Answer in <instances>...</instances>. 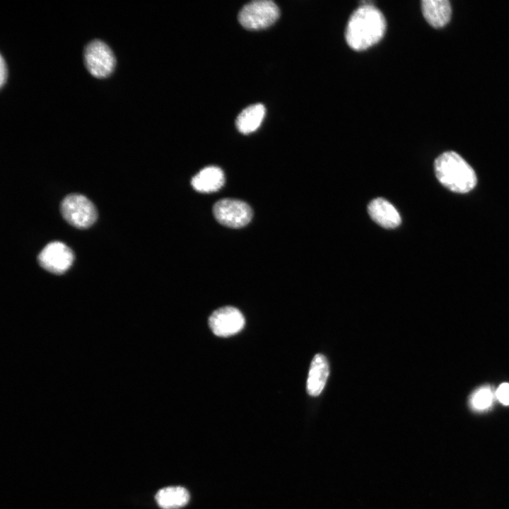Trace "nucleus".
Returning <instances> with one entry per match:
<instances>
[{
	"label": "nucleus",
	"mask_w": 509,
	"mask_h": 509,
	"mask_svg": "<svg viewBox=\"0 0 509 509\" xmlns=\"http://www.w3.org/2000/svg\"><path fill=\"white\" fill-rule=\"evenodd\" d=\"M386 21L382 13L369 3H363L350 16L345 30L349 46L363 50L378 42L384 36Z\"/></svg>",
	"instance_id": "nucleus-1"
},
{
	"label": "nucleus",
	"mask_w": 509,
	"mask_h": 509,
	"mask_svg": "<svg viewBox=\"0 0 509 509\" xmlns=\"http://www.w3.org/2000/svg\"><path fill=\"white\" fill-rule=\"evenodd\" d=\"M434 169L438 181L452 192L467 193L476 185L474 169L456 152L446 151L440 154L435 160Z\"/></svg>",
	"instance_id": "nucleus-2"
},
{
	"label": "nucleus",
	"mask_w": 509,
	"mask_h": 509,
	"mask_svg": "<svg viewBox=\"0 0 509 509\" xmlns=\"http://www.w3.org/2000/svg\"><path fill=\"white\" fill-rule=\"evenodd\" d=\"M60 209L64 218L70 225L79 229L91 226L98 216L94 204L79 194H70L65 197Z\"/></svg>",
	"instance_id": "nucleus-3"
},
{
	"label": "nucleus",
	"mask_w": 509,
	"mask_h": 509,
	"mask_svg": "<svg viewBox=\"0 0 509 509\" xmlns=\"http://www.w3.org/2000/svg\"><path fill=\"white\" fill-rule=\"evenodd\" d=\"M280 11L272 1L257 0L245 5L240 11L238 20L248 30H260L269 27L279 18Z\"/></svg>",
	"instance_id": "nucleus-4"
},
{
	"label": "nucleus",
	"mask_w": 509,
	"mask_h": 509,
	"mask_svg": "<svg viewBox=\"0 0 509 509\" xmlns=\"http://www.w3.org/2000/svg\"><path fill=\"white\" fill-rule=\"evenodd\" d=\"M83 58L86 69L95 78H107L115 67L116 59L112 49L99 40H94L86 45Z\"/></svg>",
	"instance_id": "nucleus-5"
},
{
	"label": "nucleus",
	"mask_w": 509,
	"mask_h": 509,
	"mask_svg": "<svg viewBox=\"0 0 509 509\" xmlns=\"http://www.w3.org/2000/svg\"><path fill=\"white\" fill-rule=\"evenodd\" d=\"M215 218L221 224L233 228L245 226L251 221L253 212L245 201L234 199H223L213 206Z\"/></svg>",
	"instance_id": "nucleus-6"
},
{
	"label": "nucleus",
	"mask_w": 509,
	"mask_h": 509,
	"mask_svg": "<svg viewBox=\"0 0 509 509\" xmlns=\"http://www.w3.org/2000/svg\"><path fill=\"white\" fill-rule=\"evenodd\" d=\"M74 252L61 242L47 244L40 252L37 259L40 265L45 270L62 274L66 271L74 261Z\"/></svg>",
	"instance_id": "nucleus-7"
},
{
	"label": "nucleus",
	"mask_w": 509,
	"mask_h": 509,
	"mask_svg": "<svg viewBox=\"0 0 509 509\" xmlns=\"http://www.w3.org/2000/svg\"><path fill=\"white\" fill-rule=\"evenodd\" d=\"M210 328L214 334L227 337L240 332L245 318L237 308L226 306L215 310L209 317Z\"/></svg>",
	"instance_id": "nucleus-8"
},
{
	"label": "nucleus",
	"mask_w": 509,
	"mask_h": 509,
	"mask_svg": "<svg viewBox=\"0 0 509 509\" xmlns=\"http://www.w3.org/2000/svg\"><path fill=\"white\" fill-rule=\"evenodd\" d=\"M371 218L385 228H394L401 223V217L394 206L383 198L372 200L368 206Z\"/></svg>",
	"instance_id": "nucleus-9"
},
{
	"label": "nucleus",
	"mask_w": 509,
	"mask_h": 509,
	"mask_svg": "<svg viewBox=\"0 0 509 509\" xmlns=\"http://www.w3.org/2000/svg\"><path fill=\"white\" fill-rule=\"evenodd\" d=\"M225 182L223 170L216 166L201 169L192 179V187L201 193H211L219 190Z\"/></svg>",
	"instance_id": "nucleus-10"
},
{
	"label": "nucleus",
	"mask_w": 509,
	"mask_h": 509,
	"mask_svg": "<svg viewBox=\"0 0 509 509\" xmlns=\"http://www.w3.org/2000/svg\"><path fill=\"white\" fill-rule=\"evenodd\" d=\"M421 11L425 19L434 28L446 25L451 17L452 8L448 0H423Z\"/></svg>",
	"instance_id": "nucleus-11"
},
{
	"label": "nucleus",
	"mask_w": 509,
	"mask_h": 509,
	"mask_svg": "<svg viewBox=\"0 0 509 509\" xmlns=\"http://www.w3.org/2000/svg\"><path fill=\"white\" fill-rule=\"evenodd\" d=\"M329 375V365L326 358L317 354L313 358L307 381V391L311 396H318L322 391Z\"/></svg>",
	"instance_id": "nucleus-12"
},
{
	"label": "nucleus",
	"mask_w": 509,
	"mask_h": 509,
	"mask_svg": "<svg viewBox=\"0 0 509 509\" xmlns=\"http://www.w3.org/2000/svg\"><path fill=\"white\" fill-rule=\"evenodd\" d=\"M265 115V107L262 104H255L244 109L236 119L238 130L244 134L256 131Z\"/></svg>",
	"instance_id": "nucleus-13"
},
{
	"label": "nucleus",
	"mask_w": 509,
	"mask_h": 509,
	"mask_svg": "<svg viewBox=\"0 0 509 509\" xmlns=\"http://www.w3.org/2000/svg\"><path fill=\"white\" fill-rule=\"evenodd\" d=\"M189 494L186 488L181 486H169L159 490L156 501L163 509H178L189 501Z\"/></svg>",
	"instance_id": "nucleus-14"
},
{
	"label": "nucleus",
	"mask_w": 509,
	"mask_h": 509,
	"mask_svg": "<svg viewBox=\"0 0 509 509\" xmlns=\"http://www.w3.org/2000/svg\"><path fill=\"white\" fill-rule=\"evenodd\" d=\"M493 397L491 389L489 387H483L472 394L471 404L476 409L483 410L491 405Z\"/></svg>",
	"instance_id": "nucleus-15"
},
{
	"label": "nucleus",
	"mask_w": 509,
	"mask_h": 509,
	"mask_svg": "<svg viewBox=\"0 0 509 509\" xmlns=\"http://www.w3.org/2000/svg\"><path fill=\"white\" fill-rule=\"evenodd\" d=\"M498 401L504 405H509V383H502L496 392Z\"/></svg>",
	"instance_id": "nucleus-16"
},
{
	"label": "nucleus",
	"mask_w": 509,
	"mask_h": 509,
	"mask_svg": "<svg viewBox=\"0 0 509 509\" xmlns=\"http://www.w3.org/2000/svg\"><path fill=\"white\" fill-rule=\"evenodd\" d=\"M0 58V86L2 88L6 81L7 68L6 62L1 55Z\"/></svg>",
	"instance_id": "nucleus-17"
}]
</instances>
